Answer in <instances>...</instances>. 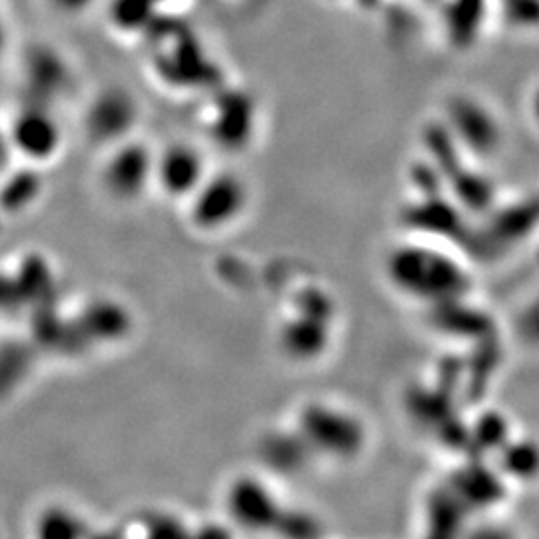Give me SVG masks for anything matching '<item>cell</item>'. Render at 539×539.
<instances>
[{
	"label": "cell",
	"mask_w": 539,
	"mask_h": 539,
	"mask_svg": "<svg viewBox=\"0 0 539 539\" xmlns=\"http://www.w3.org/2000/svg\"><path fill=\"white\" fill-rule=\"evenodd\" d=\"M158 174L166 190L182 194V192L200 188L202 166L194 154L182 150V152H172L170 156L166 154V160Z\"/></svg>",
	"instance_id": "1"
}]
</instances>
